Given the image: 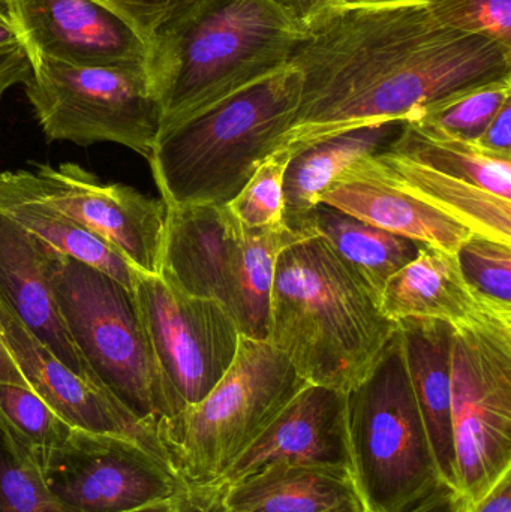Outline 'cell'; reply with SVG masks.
<instances>
[{
  "instance_id": "6da1fadb",
  "label": "cell",
  "mask_w": 511,
  "mask_h": 512,
  "mask_svg": "<svg viewBox=\"0 0 511 512\" xmlns=\"http://www.w3.org/2000/svg\"><path fill=\"white\" fill-rule=\"evenodd\" d=\"M302 77L287 146L390 120L417 119L477 87L511 78V48L444 26L428 3L336 8L305 30L290 63Z\"/></svg>"
},
{
  "instance_id": "7a4b0ae2",
  "label": "cell",
  "mask_w": 511,
  "mask_h": 512,
  "mask_svg": "<svg viewBox=\"0 0 511 512\" xmlns=\"http://www.w3.org/2000/svg\"><path fill=\"white\" fill-rule=\"evenodd\" d=\"M305 32L269 0H174L150 36L162 131L290 68Z\"/></svg>"
},
{
  "instance_id": "3957f363",
  "label": "cell",
  "mask_w": 511,
  "mask_h": 512,
  "mask_svg": "<svg viewBox=\"0 0 511 512\" xmlns=\"http://www.w3.org/2000/svg\"><path fill=\"white\" fill-rule=\"evenodd\" d=\"M396 331L398 322L323 237L305 236L279 256L267 342L309 385L350 393Z\"/></svg>"
},
{
  "instance_id": "277c9868",
  "label": "cell",
  "mask_w": 511,
  "mask_h": 512,
  "mask_svg": "<svg viewBox=\"0 0 511 512\" xmlns=\"http://www.w3.org/2000/svg\"><path fill=\"white\" fill-rule=\"evenodd\" d=\"M300 92L302 77L290 66L162 131L147 159L162 200L227 206L287 144Z\"/></svg>"
},
{
  "instance_id": "5b68a950",
  "label": "cell",
  "mask_w": 511,
  "mask_h": 512,
  "mask_svg": "<svg viewBox=\"0 0 511 512\" xmlns=\"http://www.w3.org/2000/svg\"><path fill=\"white\" fill-rule=\"evenodd\" d=\"M48 276L66 331L87 378L150 426L182 412L171 394L134 291L51 249Z\"/></svg>"
},
{
  "instance_id": "8992f818",
  "label": "cell",
  "mask_w": 511,
  "mask_h": 512,
  "mask_svg": "<svg viewBox=\"0 0 511 512\" xmlns=\"http://www.w3.org/2000/svg\"><path fill=\"white\" fill-rule=\"evenodd\" d=\"M306 385L272 343L240 334L233 363L212 391L156 426L171 468L188 486L222 483Z\"/></svg>"
},
{
  "instance_id": "52a82bcc",
  "label": "cell",
  "mask_w": 511,
  "mask_h": 512,
  "mask_svg": "<svg viewBox=\"0 0 511 512\" xmlns=\"http://www.w3.org/2000/svg\"><path fill=\"white\" fill-rule=\"evenodd\" d=\"M353 478L366 512H407L446 486L396 331L368 378L347 393Z\"/></svg>"
},
{
  "instance_id": "ba28073f",
  "label": "cell",
  "mask_w": 511,
  "mask_h": 512,
  "mask_svg": "<svg viewBox=\"0 0 511 512\" xmlns=\"http://www.w3.org/2000/svg\"><path fill=\"white\" fill-rule=\"evenodd\" d=\"M452 421L468 507L511 469V307L488 301L453 325Z\"/></svg>"
},
{
  "instance_id": "9c48e42d",
  "label": "cell",
  "mask_w": 511,
  "mask_h": 512,
  "mask_svg": "<svg viewBox=\"0 0 511 512\" xmlns=\"http://www.w3.org/2000/svg\"><path fill=\"white\" fill-rule=\"evenodd\" d=\"M29 57L24 90L50 140L120 144L150 158L162 110L147 63L75 66L41 54Z\"/></svg>"
},
{
  "instance_id": "30bf717a",
  "label": "cell",
  "mask_w": 511,
  "mask_h": 512,
  "mask_svg": "<svg viewBox=\"0 0 511 512\" xmlns=\"http://www.w3.org/2000/svg\"><path fill=\"white\" fill-rule=\"evenodd\" d=\"M39 466L48 489L74 512L134 511L188 486L162 448L113 433L74 429Z\"/></svg>"
},
{
  "instance_id": "8fae6325",
  "label": "cell",
  "mask_w": 511,
  "mask_h": 512,
  "mask_svg": "<svg viewBox=\"0 0 511 512\" xmlns=\"http://www.w3.org/2000/svg\"><path fill=\"white\" fill-rule=\"evenodd\" d=\"M141 319L162 376L180 408L201 402L233 363L240 331L227 307L138 271Z\"/></svg>"
},
{
  "instance_id": "7c38bea8",
  "label": "cell",
  "mask_w": 511,
  "mask_h": 512,
  "mask_svg": "<svg viewBox=\"0 0 511 512\" xmlns=\"http://www.w3.org/2000/svg\"><path fill=\"white\" fill-rule=\"evenodd\" d=\"M42 200L119 252L135 270L158 274L168 206L131 186L104 183L80 165L20 170Z\"/></svg>"
},
{
  "instance_id": "4fadbf2b",
  "label": "cell",
  "mask_w": 511,
  "mask_h": 512,
  "mask_svg": "<svg viewBox=\"0 0 511 512\" xmlns=\"http://www.w3.org/2000/svg\"><path fill=\"white\" fill-rule=\"evenodd\" d=\"M27 54L75 66L149 63L150 42L95 0H5Z\"/></svg>"
},
{
  "instance_id": "5bb4252c",
  "label": "cell",
  "mask_w": 511,
  "mask_h": 512,
  "mask_svg": "<svg viewBox=\"0 0 511 512\" xmlns=\"http://www.w3.org/2000/svg\"><path fill=\"white\" fill-rule=\"evenodd\" d=\"M273 463L338 469L353 475L347 393L306 385L234 463L222 483L230 486Z\"/></svg>"
},
{
  "instance_id": "9a60e30c",
  "label": "cell",
  "mask_w": 511,
  "mask_h": 512,
  "mask_svg": "<svg viewBox=\"0 0 511 512\" xmlns=\"http://www.w3.org/2000/svg\"><path fill=\"white\" fill-rule=\"evenodd\" d=\"M242 233L227 206H168L158 276L185 294L219 301L230 312Z\"/></svg>"
},
{
  "instance_id": "2e32d148",
  "label": "cell",
  "mask_w": 511,
  "mask_h": 512,
  "mask_svg": "<svg viewBox=\"0 0 511 512\" xmlns=\"http://www.w3.org/2000/svg\"><path fill=\"white\" fill-rule=\"evenodd\" d=\"M0 324L26 384L69 426L129 436L162 448L156 426L137 420L111 394L65 366L2 307Z\"/></svg>"
},
{
  "instance_id": "e0dca14e",
  "label": "cell",
  "mask_w": 511,
  "mask_h": 512,
  "mask_svg": "<svg viewBox=\"0 0 511 512\" xmlns=\"http://www.w3.org/2000/svg\"><path fill=\"white\" fill-rule=\"evenodd\" d=\"M320 203L365 224L420 245L456 254L473 231L425 201L384 179L369 156L342 171L321 194Z\"/></svg>"
},
{
  "instance_id": "ac0fdd59",
  "label": "cell",
  "mask_w": 511,
  "mask_h": 512,
  "mask_svg": "<svg viewBox=\"0 0 511 512\" xmlns=\"http://www.w3.org/2000/svg\"><path fill=\"white\" fill-rule=\"evenodd\" d=\"M51 249L0 213V307L65 366L87 378L51 289Z\"/></svg>"
},
{
  "instance_id": "d6986e66",
  "label": "cell",
  "mask_w": 511,
  "mask_h": 512,
  "mask_svg": "<svg viewBox=\"0 0 511 512\" xmlns=\"http://www.w3.org/2000/svg\"><path fill=\"white\" fill-rule=\"evenodd\" d=\"M398 328L414 396L441 477L446 486L458 490L452 421L453 327L434 319H402Z\"/></svg>"
},
{
  "instance_id": "ffe728a7",
  "label": "cell",
  "mask_w": 511,
  "mask_h": 512,
  "mask_svg": "<svg viewBox=\"0 0 511 512\" xmlns=\"http://www.w3.org/2000/svg\"><path fill=\"white\" fill-rule=\"evenodd\" d=\"M231 512H366L350 472L273 463L227 484Z\"/></svg>"
},
{
  "instance_id": "44dd1931",
  "label": "cell",
  "mask_w": 511,
  "mask_h": 512,
  "mask_svg": "<svg viewBox=\"0 0 511 512\" xmlns=\"http://www.w3.org/2000/svg\"><path fill=\"white\" fill-rule=\"evenodd\" d=\"M486 303L465 282L456 254L422 245L416 258L390 277L380 307L395 322L434 319L453 327L473 318Z\"/></svg>"
},
{
  "instance_id": "7402d4cb",
  "label": "cell",
  "mask_w": 511,
  "mask_h": 512,
  "mask_svg": "<svg viewBox=\"0 0 511 512\" xmlns=\"http://www.w3.org/2000/svg\"><path fill=\"white\" fill-rule=\"evenodd\" d=\"M384 179L420 198L474 234L511 245V201L432 170L393 150L369 156Z\"/></svg>"
},
{
  "instance_id": "603a6c76",
  "label": "cell",
  "mask_w": 511,
  "mask_h": 512,
  "mask_svg": "<svg viewBox=\"0 0 511 512\" xmlns=\"http://www.w3.org/2000/svg\"><path fill=\"white\" fill-rule=\"evenodd\" d=\"M0 213L60 254L90 265L134 291L138 270L107 243L38 197L24 182L21 171L0 173Z\"/></svg>"
},
{
  "instance_id": "cb8c5ba5",
  "label": "cell",
  "mask_w": 511,
  "mask_h": 512,
  "mask_svg": "<svg viewBox=\"0 0 511 512\" xmlns=\"http://www.w3.org/2000/svg\"><path fill=\"white\" fill-rule=\"evenodd\" d=\"M405 120L362 126L297 150L284 179V221L290 230L320 203L321 194L351 164L377 155L401 135Z\"/></svg>"
},
{
  "instance_id": "d4e9b609",
  "label": "cell",
  "mask_w": 511,
  "mask_h": 512,
  "mask_svg": "<svg viewBox=\"0 0 511 512\" xmlns=\"http://www.w3.org/2000/svg\"><path fill=\"white\" fill-rule=\"evenodd\" d=\"M293 231L323 237L336 255L365 283L378 304L390 277L413 261L422 246L365 224L323 203H318L306 213Z\"/></svg>"
},
{
  "instance_id": "484cf974",
  "label": "cell",
  "mask_w": 511,
  "mask_h": 512,
  "mask_svg": "<svg viewBox=\"0 0 511 512\" xmlns=\"http://www.w3.org/2000/svg\"><path fill=\"white\" fill-rule=\"evenodd\" d=\"M389 150L511 201L510 156L495 155L479 144L438 134L414 122L405 123Z\"/></svg>"
},
{
  "instance_id": "4316f807",
  "label": "cell",
  "mask_w": 511,
  "mask_h": 512,
  "mask_svg": "<svg viewBox=\"0 0 511 512\" xmlns=\"http://www.w3.org/2000/svg\"><path fill=\"white\" fill-rule=\"evenodd\" d=\"M305 236L309 234L296 233L287 225L270 228L243 225L242 252L230 307V315L243 336L267 340L276 264L285 249Z\"/></svg>"
},
{
  "instance_id": "83f0119b",
  "label": "cell",
  "mask_w": 511,
  "mask_h": 512,
  "mask_svg": "<svg viewBox=\"0 0 511 512\" xmlns=\"http://www.w3.org/2000/svg\"><path fill=\"white\" fill-rule=\"evenodd\" d=\"M0 512H74L48 489L32 448L2 420Z\"/></svg>"
},
{
  "instance_id": "f1b7e54d",
  "label": "cell",
  "mask_w": 511,
  "mask_h": 512,
  "mask_svg": "<svg viewBox=\"0 0 511 512\" xmlns=\"http://www.w3.org/2000/svg\"><path fill=\"white\" fill-rule=\"evenodd\" d=\"M510 99L511 78L446 99L411 122L438 134L476 143Z\"/></svg>"
},
{
  "instance_id": "f546056e",
  "label": "cell",
  "mask_w": 511,
  "mask_h": 512,
  "mask_svg": "<svg viewBox=\"0 0 511 512\" xmlns=\"http://www.w3.org/2000/svg\"><path fill=\"white\" fill-rule=\"evenodd\" d=\"M0 420L32 448L38 462L74 430L32 388L17 384H0Z\"/></svg>"
},
{
  "instance_id": "4dcf8cb0",
  "label": "cell",
  "mask_w": 511,
  "mask_h": 512,
  "mask_svg": "<svg viewBox=\"0 0 511 512\" xmlns=\"http://www.w3.org/2000/svg\"><path fill=\"white\" fill-rule=\"evenodd\" d=\"M294 152L290 146L272 153L242 191L227 204L228 210L246 228H270L285 225L284 179Z\"/></svg>"
},
{
  "instance_id": "1f68e13d",
  "label": "cell",
  "mask_w": 511,
  "mask_h": 512,
  "mask_svg": "<svg viewBox=\"0 0 511 512\" xmlns=\"http://www.w3.org/2000/svg\"><path fill=\"white\" fill-rule=\"evenodd\" d=\"M456 258L465 282L480 298L511 307V245L473 234Z\"/></svg>"
},
{
  "instance_id": "d6a6232c",
  "label": "cell",
  "mask_w": 511,
  "mask_h": 512,
  "mask_svg": "<svg viewBox=\"0 0 511 512\" xmlns=\"http://www.w3.org/2000/svg\"><path fill=\"white\" fill-rule=\"evenodd\" d=\"M428 6L444 26L479 33L511 48V0H431Z\"/></svg>"
},
{
  "instance_id": "836d02e7",
  "label": "cell",
  "mask_w": 511,
  "mask_h": 512,
  "mask_svg": "<svg viewBox=\"0 0 511 512\" xmlns=\"http://www.w3.org/2000/svg\"><path fill=\"white\" fill-rule=\"evenodd\" d=\"M129 21L150 42L153 29L174 0H95Z\"/></svg>"
},
{
  "instance_id": "e575fe53",
  "label": "cell",
  "mask_w": 511,
  "mask_h": 512,
  "mask_svg": "<svg viewBox=\"0 0 511 512\" xmlns=\"http://www.w3.org/2000/svg\"><path fill=\"white\" fill-rule=\"evenodd\" d=\"M227 484L186 486L177 496L174 512H231L225 501Z\"/></svg>"
},
{
  "instance_id": "d590c367",
  "label": "cell",
  "mask_w": 511,
  "mask_h": 512,
  "mask_svg": "<svg viewBox=\"0 0 511 512\" xmlns=\"http://www.w3.org/2000/svg\"><path fill=\"white\" fill-rule=\"evenodd\" d=\"M269 2L302 32L333 8V0H269Z\"/></svg>"
},
{
  "instance_id": "8d00e7d4",
  "label": "cell",
  "mask_w": 511,
  "mask_h": 512,
  "mask_svg": "<svg viewBox=\"0 0 511 512\" xmlns=\"http://www.w3.org/2000/svg\"><path fill=\"white\" fill-rule=\"evenodd\" d=\"M476 144L495 155L511 158V99L498 111Z\"/></svg>"
},
{
  "instance_id": "74e56055",
  "label": "cell",
  "mask_w": 511,
  "mask_h": 512,
  "mask_svg": "<svg viewBox=\"0 0 511 512\" xmlns=\"http://www.w3.org/2000/svg\"><path fill=\"white\" fill-rule=\"evenodd\" d=\"M30 57L26 48L0 51V101L15 84H23L30 74Z\"/></svg>"
},
{
  "instance_id": "f35d334b",
  "label": "cell",
  "mask_w": 511,
  "mask_h": 512,
  "mask_svg": "<svg viewBox=\"0 0 511 512\" xmlns=\"http://www.w3.org/2000/svg\"><path fill=\"white\" fill-rule=\"evenodd\" d=\"M467 510L468 504L461 492L449 486H441L425 501L407 512H467Z\"/></svg>"
},
{
  "instance_id": "ab89813d",
  "label": "cell",
  "mask_w": 511,
  "mask_h": 512,
  "mask_svg": "<svg viewBox=\"0 0 511 512\" xmlns=\"http://www.w3.org/2000/svg\"><path fill=\"white\" fill-rule=\"evenodd\" d=\"M467 512H511V469Z\"/></svg>"
},
{
  "instance_id": "60d3db41",
  "label": "cell",
  "mask_w": 511,
  "mask_h": 512,
  "mask_svg": "<svg viewBox=\"0 0 511 512\" xmlns=\"http://www.w3.org/2000/svg\"><path fill=\"white\" fill-rule=\"evenodd\" d=\"M0 384H17L29 387L18 369L17 361L12 357L8 345L3 336L2 324H0Z\"/></svg>"
},
{
  "instance_id": "b9f144b4",
  "label": "cell",
  "mask_w": 511,
  "mask_h": 512,
  "mask_svg": "<svg viewBox=\"0 0 511 512\" xmlns=\"http://www.w3.org/2000/svg\"><path fill=\"white\" fill-rule=\"evenodd\" d=\"M17 47H23V42L9 17L5 0H0V51Z\"/></svg>"
},
{
  "instance_id": "7bdbcfd3",
  "label": "cell",
  "mask_w": 511,
  "mask_h": 512,
  "mask_svg": "<svg viewBox=\"0 0 511 512\" xmlns=\"http://www.w3.org/2000/svg\"><path fill=\"white\" fill-rule=\"evenodd\" d=\"M431 0H333L336 8H365V6L402 5V3H429Z\"/></svg>"
},
{
  "instance_id": "ee69618b",
  "label": "cell",
  "mask_w": 511,
  "mask_h": 512,
  "mask_svg": "<svg viewBox=\"0 0 511 512\" xmlns=\"http://www.w3.org/2000/svg\"><path fill=\"white\" fill-rule=\"evenodd\" d=\"M176 499L177 498L168 499V501L155 502V504L146 505V507L128 512H174V508H176Z\"/></svg>"
}]
</instances>
